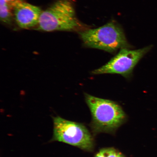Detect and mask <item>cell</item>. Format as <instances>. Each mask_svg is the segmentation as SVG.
<instances>
[{
    "instance_id": "cell-1",
    "label": "cell",
    "mask_w": 157,
    "mask_h": 157,
    "mask_svg": "<svg viewBox=\"0 0 157 157\" xmlns=\"http://www.w3.org/2000/svg\"><path fill=\"white\" fill-rule=\"evenodd\" d=\"M84 46L113 53L121 49L131 48L123 29L118 24L111 22L95 29L79 33Z\"/></svg>"
},
{
    "instance_id": "cell-2",
    "label": "cell",
    "mask_w": 157,
    "mask_h": 157,
    "mask_svg": "<svg viewBox=\"0 0 157 157\" xmlns=\"http://www.w3.org/2000/svg\"><path fill=\"white\" fill-rule=\"evenodd\" d=\"M38 29L46 32L73 31L80 23L71 0H57L48 9L42 11L38 24Z\"/></svg>"
},
{
    "instance_id": "cell-3",
    "label": "cell",
    "mask_w": 157,
    "mask_h": 157,
    "mask_svg": "<svg viewBox=\"0 0 157 157\" xmlns=\"http://www.w3.org/2000/svg\"><path fill=\"white\" fill-rule=\"evenodd\" d=\"M85 101L91 111L93 122L98 129L111 131L125 120L122 108L115 101L84 94Z\"/></svg>"
},
{
    "instance_id": "cell-4",
    "label": "cell",
    "mask_w": 157,
    "mask_h": 157,
    "mask_svg": "<svg viewBox=\"0 0 157 157\" xmlns=\"http://www.w3.org/2000/svg\"><path fill=\"white\" fill-rule=\"evenodd\" d=\"M52 119L53 133L51 141L66 143L85 150L93 148V138L83 125L59 116L53 117Z\"/></svg>"
},
{
    "instance_id": "cell-5",
    "label": "cell",
    "mask_w": 157,
    "mask_h": 157,
    "mask_svg": "<svg viewBox=\"0 0 157 157\" xmlns=\"http://www.w3.org/2000/svg\"><path fill=\"white\" fill-rule=\"evenodd\" d=\"M151 48V47L148 46L135 50L128 48L121 49L107 63L93 71L91 73L94 75L117 74L129 78L132 75L135 67Z\"/></svg>"
},
{
    "instance_id": "cell-6",
    "label": "cell",
    "mask_w": 157,
    "mask_h": 157,
    "mask_svg": "<svg viewBox=\"0 0 157 157\" xmlns=\"http://www.w3.org/2000/svg\"><path fill=\"white\" fill-rule=\"evenodd\" d=\"M16 21L21 29H28L38 25L42 11L40 7L17 0L12 6Z\"/></svg>"
},
{
    "instance_id": "cell-7",
    "label": "cell",
    "mask_w": 157,
    "mask_h": 157,
    "mask_svg": "<svg viewBox=\"0 0 157 157\" xmlns=\"http://www.w3.org/2000/svg\"><path fill=\"white\" fill-rule=\"evenodd\" d=\"M11 7L6 0H0V17L3 23L10 24L11 23L12 14Z\"/></svg>"
},
{
    "instance_id": "cell-8",
    "label": "cell",
    "mask_w": 157,
    "mask_h": 157,
    "mask_svg": "<svg viewBox=\"0 0 157 157\" xmlns=\"http://www.w3.org/2000/svg\"><path fill=\"white\" fill-rule=\"evenodd\" d=\"M100 152L105 157H118L119 153L113 148L102 149Z\"/></svg>"
},
{
    "instance_id": "cell-9",
    "label": "cell",
    "mask_w": 157,
    "mask_h": 157,
    "mask_svg": "<svg viewBox=\"0 0 157 157\" xmlns=\"http://www.w3.org/2000/svg\"><path fill=\"white\" fill-rule=\"evenodd\" d=\"M6 1L7 3H9L10 6L11 7H12L13 5L17 0H6Z\"/></svg>"
},
{
    "instance_id": "cell-10",
    "label": "cell",
    "mask_w": 157,
    "mask_h": 157,
    "mask_svg": "<svg viewBox=\"0 0 157 157\" xmlns=\"http://www.w3.org/2000/svg\"><path fill=\"white\" fill-rule=\"evenodd\" d=\"M95 157H105L103 156V155L102 154L101 152H100L99 153H98V154L96 155Z\"/></svg>"
},
{
    "instance_id": "cell-11",
    "label": "cell",
    "mask_w": 157,
    "mask_h": 157,
    "mask_svg": "<svg viewBox=\"0 0 157 157\" xmlns=\"http://www.w3.org/2000/svg\"><path fill=\"white\" fill-rule=\"evenodd\" d=\"M118 157H124L122 156V155H121V154H120V153H119Z\"/></svg>"
}]
</instances>
